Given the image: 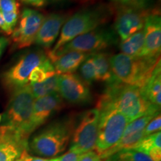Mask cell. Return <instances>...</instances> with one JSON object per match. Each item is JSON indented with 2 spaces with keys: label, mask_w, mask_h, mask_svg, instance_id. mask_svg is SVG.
Returning <instances> with one entry per match:
<instances>
[{
  "label": "cell",
  "mask_w": 161,
  "mask_h": 161,
  "mask_svg": "<svg viewBox=\"0 0 161 161\" xmlns=\"http://www.w3.org/2000/svg\"><path fill=\"white\" fill-rule=\"evenodd\" d=\"M108 105L122 113L129 122L148 114H160V108L153 105L145 97L142 89L115 80L107 84L97 106Z\"/></svg>",
  "instance_id": "cell-1"
},
{
  "label": "cell",
  "mask_w": 161,
  "mask_h": 161,
  "mask_svg": "<svg viewBox=\"0 0 161 161\" xmlns=\"http://www.w3.org/2000/svg\"><path fill=\"white\" fill-rule=\"evenodd\" d=\"M75 125L74 119L70 116L52 122L32 138L30 149L45 158L61 154L69 145Z\"/></svg>",
  "instance_id": "cell-2"
},
{
  "label": "cell",
  "mask_w": 161,
  "mask_h": 161,
  "mask_svg": "<svg viewBox=\"0 0 161 161\" xmlns=\"http://www.w3.org/2000/svg\"><path fill=\"white\" fill-rule=\"evenodd\" d=\"M160 58H149L119 53L110 58V67L116 80L128 85L143 88Z\"/></svg>",
  "instance_id": "cell-3"
},
{
  "label": "cell",
  "mask_w": 161,
  "mask_h": 161,
  "mask_svg": "<svg viewBox=\"0 0 161 161\" xmlns=\"http://www.w3.org/2000/svg\"><path fill=\"white\" fill-rule=\"evenodd\" d=\"M110 10L102 6L85 8L76 12L66 20L55 46L48 52H54L74 38L98 29L106 23Z\"/></svg>",
  "instance_id": "cell-4"
},
{
  "label": "cell",
  "mask_w": 161,
  "mask_h": 161,
  "mask_svg": "<svg viewBox=\"0 0 161 161\" xmlns=\"http://www.w3.org/2000/svg\"><path fill=\"white\" fill-rule=\"evenodd\" d=\"M118 41L116 34L113 30L98 28L88 33L78 36L69 43L54 52H47L46 55L51 62L69 52H78L86 54L100 52L115 45Z\"/></svg>",
  "instance_id": "cell-5"
},
{
  "label": "cell",
  "mask_w": 161,
  "mask_h": 161,
  "mask_svg": "<svg viewBox=\"0 0 161 161\" xmlns=\"http://www.w3.org/2000/svg\"><path fill=\"white\" fill-rule=\"evenodd\" d=\"M96 108L99 111V119L94 151L100 155L120 140L129 121L110 106L99 105Z\"/></svg>",
  "instance_id": "cell-6"
},
{
  "label": "cell",
  "mask_w": 161,
  "mask_h": 161,
  "mask_svg": "<svg viewBox=\"0 0 161 161\" xmlns=\"http://www.w3.org/2000/svg\"><path fill=\"white\" fill-rule=\"evenodd\" d=\"M34 101L29 85L12 92L4 114V125L12 127L29 137L32 133L31 120Z\"/></svg>",
  "instance_id": "cell-7"
},
{
  "label": "cell",
  "mask_w": 161,
  "mask_h": 161,
  "mask_svg": "<svg viewBox=\"0 0 161 161\" xmlns=\"http://www.w3.org/2000/svg\"><path fill=\"white\" fill-rule=\"evenodd\" d=\"M48 58L43 50H32L24 54L13 66L3 72L2 82L10 91L29 84V77L32 70Z\"/></svg>",
  "instance_id": "cell-8"
},
{
  "label": "cell",
  "mask_w": 161,
  "mask_h": 161,
  "mask_svg": "<svg viewBox=\"0 0 161 161\" xmlns=\"http://www.w3.org/2000/svg\"><path fill=\"white\" fill-rule=\"evenodd\" d=\"M99 111L97 108L84 112L75 125L70 148L82 154L94 149L98 134Z\"/></svg>",
  "instance_id": "cell-9"
},
{
  "label": "cell",
  "mask_w": 161,
  "mask_h": 161,
  "mask_svg": "<svg viewBox=\"0 0 161 161\" xmlns=\"http://www.w3.org/2000/svg\"><path fill=\"white\" fill-rule=\"evenodd\" d=\"M44 17L43 14L36 10L23 9L20 14L19 23L11 35L13 49H25L35 43Z\"/></svg>",
  "instance_id": "cell-10"
},
{
  "label": "cell",
  "mask_w": 161,
  "mask_h": 161,
  "mask_svg": "<svg viewBox=\"0 0 161 161\" xmlns=\"http://www.w3.org/2000/svg\"><path fill=\"white\" fill-rule=\"evenodd\" d=\"M58 93L62 98L73 104H87L92 100L90 85L74 73L59 75Z\"/></svg>",
  "instance_id": "cell-11"
},
{
  "label": "cell",
  "mask_w": 161,
  "mask_h": 161,
  "mask_svg": "<svg viewBox=\"0 0 161 161\" xmlns=\"http://www.w3.org/2000/svg\"><path fill=\"white\" fill-rule=\"evenodd\" d=\"M150 11L149 9L117 7L114 19V30L121 40H125L143 29L146 17Z\"/></svg>",
  "instance_id": "cell-12"
},
{
  "label": "cell",
  "mask_w": 161,
  "mask_h": 161,
  "mask_svg": "<svg viewBox=\"0 0 161 161\" xmlns=\"http://www.w3.org/2000/svg\"><path fill=\"white\" fill-rule=\"evenodd\" d=\"M28 136L11 126L0 127V161H15L27 150Z\"/></svg>",
  "instance_id": "cell-13"
},
{
  "label": "cell",
  "mask_w": 161,
  "mask_h": 161,
  "mask_svg": "<svg viewBox=\"0 0 161 161\" xmlns=\"http://www.w3.org/2000/svg\"><path fill=\"white\" fill-rule=\"evenodd\" d=\"M144 46L139 57L160 58L161 51V17L158 11H151L144 27Z\"/></svg>",
  "instance_id": "cell-14"
},
{
  "label": "cell",
  "mask_w": 161,
  "mask_h": 161,
  "mask_svg": "<svg viewBox=\"0 0 161 161\" xmlns=\"http://www.w3.org/2000/svg\"><path fill=\"white\" fill-rule=\"evenodd\" d=\"M63 104V98L58 92L35 98L31 120L32 132L43 125L52 116L61 110Z\"/></svg>",
  "instance_id": "cell-15"
},
{
  "label": "cell",
  "mask_w": 161,
  "mask_h": 161,
  "mask_svg": "<svg viewBox=\"0 0 161 161\" xmlns=\"http://www.w3.org/2000/svg\"><path fill=\"white\" fill-rule=\"evenodd\" d=\"M66 19V15L58 13L50 14L44 17L35 43L48 51L60 35V30Z\"/></svg>",
  "instance_id": "cell-16"
},
{
  "label": "cell",
  "mask_w": 161,
  "mask_h": 161,
  "mask_svg": "<svg viewBox=\"0 0 161 161\" xmlns=\"http://www.w3.org/2000/svg\"><path fill=\"white\" fill-rule=\"evenodd\" d=\"M90 54L78 52H69L60 55L52 62L56 73L58 75L73 73L83 63Z\"/></svg>",
  "instance_id": "cell-17"
},
{
  "label": "cell",
  "mask_w": 161,
  "mask_h": 161,
  "mask_svg": "<svg viewBox=\"0 0 161 161\" xmlns=\"http://www.w3.org/2000/svg\"><path fill=\"white\" fill-rule=\"evenodd\" d=\"M145 97L153 105L160 108L161 105V68L160 60L153 71L152 75L142 88Z\"/></svg>",
  "instance_id": "cell-18"
},
{
  "label": "cell",
  "mask_w": 161,
  "mask_h": 161,
  "mask_svg": "<svg viewBox=\"0 0 161 161\" xmlns=\"http://www.w3.org/2000/svg\"><path fill=\"white\" fill-rule=\"evenodd\" d=\"M131 149L146 154L152 161H161L160 131L145 136Z\"/></svg>",
  "instance_id": "cell-19"
},
{
  "label": "cell",
  "mask_w": 161,
  "mask_h": 161,
  "mask_svg": "<svg viewBox=\"0 0 161 161\" xmlns=\"http://www.w3.org/2000/svg\"><path fill=\"white\" fill-rule=\"evenodd\" d=\"M95 66L97 80L110 84L114 81L116 78L113 74L110 67V55L107 52H97L91 54Z\"/></svg>",
  "instance_id": "cell-20"
},
{
  "label": "cell",
  "mask_w": 161,
  "mask_h": 161,
  "mask_svg": "<svg viewBox=\"0 0 161 161\" xmlns=\"http://www.w3.org/2000/svg\"><path fill=\"white\" fill-rule=\"evenodd\" d=\"M143 46L144 30L142 29L126 38L125 40H121L119 49L122 53L125 55L131 56V57H139Z\"/></svg>",
  "instance_id": "cell-21"
},
{
  "label": "cell",
  "mask_w": 161,
  "mask_h": 161,
  "mask_svg": "<svg viewBox=\"0 0 161 161\" xmlns=\"http://www.w3.org/2000/svg\"><path fill=\"white\" fill-rule=\"evenodd\" d=\"M59 75H60L56 73L40 83L28 84L34 98H37L49 95V94L55 93V92H58Z\"/></svg>",
  "instance_id": "cell-22"
},
{
  "label": "cell",
  "mask_w": 161,
  "mask_h": 161,
  "mask_svg": "<svg viewBox=\"0 0 161 161\" xmlns=\"http://www.w3.org/2000/svg\"><path fill=\"white\" fill-rule=\"evenodd\" d=\"M56 74L54 66L49 58L32 70L29 77V84L40 83Z\"/></svg>",
  "instance_id": "cell-23"
},
{
  "label": "cell",
  "mask_w": 161,
  "mask_h": 161,
  "mask_svg": "<svg viewBox=\"0 0 161 161\" xmlns=\"http://www.w3.org/2000/svg\"><path fill=\"white\" fill-rule=\"evenodd\" d=\"M110 161H152L146 154L134 149H123L110 157Z\"/></svg>",
  "instance_id": "cell-24"
},
{
  "label": "cell",
  "mask_w": 161,
  "mask_h": 161,
  "mask_svg": "<svg viewBox=\"0 0 161 161\" xmlns=\"http://www.w3.org/2000/svg\"><path fill=\"white\" fill-rule=\"evenodd\" d=\"M80 78L86 82L88 85H90L94 81L97 80V75L95 66H94L93 59L92 55L90 54L89 56L86 58L81 65L79 67Z\"/></svg>",
  "instance_id": "cell-25"
},
{
  "label": "cell",
  "mask_w": 161,
  "mask_h": 161,
  "mask_svg": "<svg viewBox=\"0 0 161 161\" xmlns=\"http://www.w3.org/2000/svg\"><path fill=\"white\" fill-rule=\"evenodd\" d=\"M117 7L130 8L134 9H148L152 0H110Z\"/></svg>",
  "instance_id": "cell-26"
},
{
  "label": "cell",
  "mask_w": 161,
  "mask_h": 161,
  "mask_svg": "<svg viewBox=\"0 0 161 161\" xmlns=\"http://www.w3.org/2000/svg\"><path fill=\"white\" fill-rule=\"evenodd\" d=\"M161 128V117L160 114L154 116L152 120L147 124L144 129V135L147 136L151 134H154V133L160 131Z\"/></svg>",
  "instance_id": "cell-27"
},
{
  "label": "cell",
  "mask_w": 161,
  "mask_h": 161,
  "mask_svg": "<svg viewBox=\"0 0 161 161\" xmlns=\"http://www.w3.org/2000/svg\"><path fill=\"white\" fill-rule=\"evenodd\" d=\"M19 5L17 0H0V12L11 13L19 12Z\"/></svg>",
  "instance_id": "cell-28"
},
{
  "label": "cell",
  "mask_w": 161,
  "mask_h": 161,
  "mask_svg": "<svg viewBox=\"0 0 161 161\" xmlns=\"http://www.w3.org/2000/svg\"><path fill=\"white\" fill-rule=\"evenodd\" d=\"M3 17L5 19L6 24L11 28V29H14L17 25L18 19L19 17V12H11V13H2Z\"/></svg>",
  "instance_id": "cell-29"
},
{
  "label": "cell",
  "mask_w": 161,
  "mask_h": 161,
  "mask_svg": "<svg viewBox=\"0 0 161 161\" xmlns=\"http://www.w3.org/2000/svg\"><path fill=\"white\" fill-rule=\"evenodd\" d=\"M81 154H78L75 151L70 149L67 152L63 154V155L58 157L56 158L51 159L50 161H78L79 157Z\"/></svg>",
  "instance_id": "cell-30"
},
{
  "label": "cell",
  "mask_w": 161,
  "mask_h": 161,
  "mask_svg": "<svg viewBox=\"0 0 161 161\" xmlns=\"http://www.w3.org/2000/svg\"><path fill=\"white\" fill-rule=\"evenodd\" d=\"M78 161H103L101 159L99 154L94 150L86 152L79 157Z\"/></svg>",
  "instance_id": "cell-31"
},
{
  "label": "cell",
  "mask_w": 161,
  "mask_h": 161,
  "mask_svg": "<svg viewBox=\"0 0 161 161\" xmlns=\"http://www.w3.org/2000/svg\"><path fill=\"white\" fill-rule=\"evenodd\" d=\"M15 161H50V159L32 156L29 154L27 150H25Z\"/></svg>",
  "instance_id": "cell-32"
},
{
  "label": "cell",
  "mask_w": 161,
  "mask_h": 161,
  "mask_svg": "<svg viewBox=\"0 0 161 161\" xmlns=\"http://www.w3.org/2000/svg\"><path fill=\"white\" fill-rule=\"evenodd\" d=\"M22 3L35 8L43 7L48 3L47 0H20Z\"/></svg>",
  "instance_id": "cell-33"
},
{
  "label": "cell",
  "mask_w": 161,
  "mask_h": 161,
  "mask_svg": "<svg viewBox=\"0 0 161 161\" xmlns=\"http://www.w3.org/2000/svg\"><path fill=\"white\" fill-rule=\"evenodd\" d=\"M0 31L3 32V33H5V35H11L12 31H13V29H11V28L6 24L1 12H0Z\"/></svg>",
  "instance_id": "cell-34"
},
{
  "label": "cell",
  "mask_w": 161,
  "mask_h": 161,
  "mask_svg": "<svg viewBox=\"0 0 161 161\" xmlns=\"http://www.w3.org/2000/svg\"><path fill=\"white\" fill-rule=\"evenodd\" d=\"M10 43L9 40L5 37H0V58L5 52L6 48L8 47Z\"/></svg>",
  "instance_id": "cell-35"
},
{
  "label": "cell",
  "mask_w": 161,
  "mask_h": 161,
  "mask_svg": "<svg viewBox=\"0 0 161 161\" xmlns=\"http://www.w3.org/2000/svg\"><path fill=\"white\" fill-rule=\"evenodd\" d=\"M62 1H64V0H47L48 3H57Z\"/></svg>",
  "instance_id": "cell-36"
},
{
  "label": "cell",
  "mask_w": 161,
  "mask_h": 161,
  "mask_svg": "<svg viewBox=\"0 0 161 161\" xmlns=\"http://www.w3.org/2000/svg\"><path fill=\"white\" fill-rule=\"evenodd\" d=\"M2 118H3V116H2V114H0V122L2 121Z\"/></svg>",
  "instance_id": "cell-37"
},
{
  "label": "cell",
  "mask_w": 161,
  "mask_h": 161,
  "mask_svg": "<svg viewBox=\"0 0 161 161\" xmlns=\"http://www.w3.org/2000/svg\"><path fill=\"white\" fill-rule=\"evenodd\" d=\"M104 161H110V160H109V159H107V160H104Z\"/></svg>",
  "instance_id": "cell-38"
}]
</instances>
